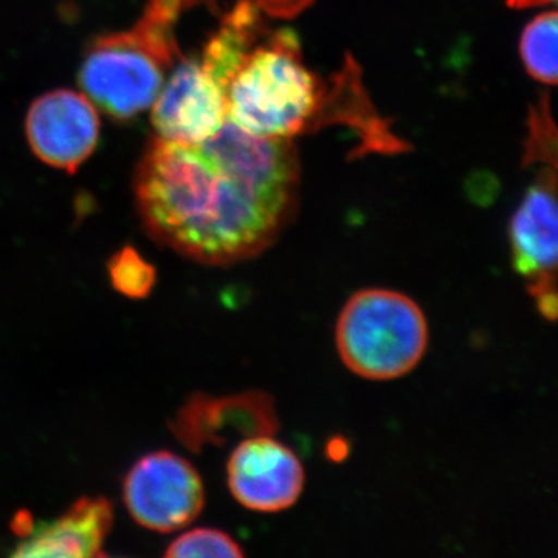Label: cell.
Listing matches in <instances>:
<instances>
[{
  "mask_svg": "<svg viewBox=\"0 0 558 558\" xmlns=\"http://www.w3.org/2000/svg\"><path fill=\"white\" fill-rule=\"evenodd\" d=\"M556 0H508V5L512 9H531V7L546 5L554 3Z\"/></svg>",
  "mask_w": 558,
  "mask_h": 558,
  "instance_id": "ac0fdd59",
  "label": "cell"
},
{
  "mask_svg": "<svg viewBox=\"0 0 558 558\" xmlns=\"http://www.w3.org/2000/svg\"><path fill=\"white\" fill-rule=\"evenodd\" d=\"M123 501L140 526L168 534L189 526L201 515L205 506L204 481L180 454L150 451L128 472Z\"/></svg>",
  "mask_w": 558,
  "mask_h": 558,
  "instance_id": "5b68a950",
  "label": "cell"
},
{
  "mask_svg": "<svg viewBox=\"0 0 558 558\" xmlns=\"http://www.w3.org/2000/svg\"><path fill=\"white\" fill-rule=\"evenodd\" d=\"M229 81L204 54L178 61L150 106L157 137L199 143L216 134L227 120Z\"/></svg>",
  "mask_w": 558,
  "mask_h": 558,
  "instance_id": "8992f818",
  "label": "cell"
},
{
  "mask_svg": "<svg viewBox=\"0 0 558 558\" xmlns=\"http://www.w3.org/2000/svg\"><path fill=\"white\" fill-rule=\"evenodd\" d=\"M330 459H341L348 454V444L344 440L333 439L328 446Z\"/></svg>",
  "mask_w": 558,
  "mask_h": 558,
  "instance_id": "e0dca14e",
  "label": "cell"
},
{
  "mask_svg": "<svg viewBox=\"0 0 558 558\" xmlns=\"http://www.w3.org/2000/svg\"><path fill=\"white\" fill-rule=\"evenodd\" d=\"M110 286L130 300L148 299L156 288L157 270L149 260L126 245L113 253L108 260Z\"/></svg>",
  "mask_w": 558,
  "mask_h": 558,
  "instance_id": "4fadbf2b",
  "label": "cell"
},
{
  "mask_svg": "<svg viewBox=\"0 0 558 558\" xmlns=\"http://www.w3.org/2000/svg\"><path fill=\"white\" fill-rule=\"evenodd\" d=\"M299 160L289 138H264L226 120L213 137H154L135 172L138 218L150 240L208 267L256 258L295 208Z\"/></svg>",
  "mask_w": 558,
  "mask_h": 558,
  "instance_id": "6da1fadb",
  "label": "cell"
},
{
  "mask_svg": "<svg viewBox=\"0 0 558 558\" xmlns=\"http://www.w3.org/2000/svg\"><path fill=\"white\" fill-rule=\"evenodd\" d=\"M25 132L40 161L57 170L75 172L97 149L100 117L86 94L51 90L28 109Z\"/></svg>",
  "mask_w": 558,
  "mask_h": 558,
  "instance_id": "9c48e42d",
  "label": "cell"
},
{
  "mask_svg": "<svg viewBox=\"0 0 558 558\" xmlns=\"http://www.w3.org/2000/svg\"><path fill=\"white\" fill-rule=\"evenodd\" d=\"M531 132L526 146V161H543L556 168L557 138L549 102L543 100L531 113Z\"/></svg>",
  "mask_w": 558,
  "mask_h": 558,
  "instance_id": "9a60e30c",
  "label": "cell"
},
{
  "mask_svg": "<svg viewBox=\"0 0 558 558\" xmlns=\"http://www.w3.org/2000/svg\"><path fill=\"white\" fill-rule=\"evenodd\" d=\"M207 0H148L137 22L90 44L81 62L83 94L113 119L150 109L178 64V27L186 11Z\"/></svg>",
  "mask_w": 558,
  "mask_h": 558,
  "instance_id": "7a4b0ae2",
  "label": "cell"
},
{
  "mask_svg": "<svg viewBox=\"0 0 558 558\" xmlns=\"http://www.w3.org/2000/svg\"><path fill=\"white\" fill-rule=\"evenodd\" d=\"M252 2L271 16L290 17L306 9L312 0H252Z\"/></svg>",
  "mask_w": 558,
  "mask_h": 558,
  "instance_id": "2e32d148",
  "label": "cell"
},
{
  "mask_svg": "<svg viewBox=\"0 0 558 558\" xmlns=\"http://www.w3.org/2000/svg\"><path fill=\"white\" fill-rule=\"evenodd\" d=\"M170 428L186 449L201 453L208 446L226 447L255 436H275L279 417L274 398L264 391L220 398L196 392L180 407Z\"/></svg>",
  "mask_w": 558,
  "mask_h": 558,
  "instance_id": "52a82bcc",
  "label": "cell"
},
{
  "mask_svg": "<svg viewBox=\"0 0 558 558\" xmlns=\"http://www.w3.org/2000/svg\"><path fill=\"white\" fill-rule=\"evenodd\" d=\"M512 266L527 281L529 295H557L558 207L556 168L539 172L529 186L509 229Z\"/></svg>",
  "mask_w": 558,
  "mask_h": 558,
  "instance_id": "30bf717a",
  "label": "cell"
},
{
  "mask_svg": "<svg viewBox=\"0 0 558 558\" xmlns=\"http://www.w3.org/2000/svg\"><path fill=\"white\" fill-rule=\"evenodd\" d=\"M227 120L256 137L311 131L336 108V94L304 64L299 36L279 31L245 54L227 87Z\"/></svg>",
  "mask_w": 558,
  "mask_h": 558,
  "instance_id": "3957f363",
  "label": "cell"
},
{
  "mask_svg": "<svg viewBox=\"0 0 558 558\" xmlns=\"http://www.w3.org/2000/svg\"><path fill=\"white\" fill-rule=\"evenodd\" d=\"M170 558H242L245 550L220 529L197 527L179 535L165 550Z\"/></svg>",
  "mask_w": 558,
  "mask_h": 558,
  "instance_id": "5bb4252c",
  "label": "cell"
},
{
  "mask_svg": "<svg viewBox=\"0 0 558 558\" xmlns=\"http://www.w3.org/2000/svg\"><path fill=\"white\" fill-rule=\"evenodd\" d=\"M557 13L539 14L524 28L520 40L521 60L532 78L549 86L557 84Z\"/></svg>",
  "mask_w": 558,
  "mask_h": 558,
  "instance_id": "7c38bea8",
  "label": "cell"
},
{
  "mask_svg": "<svg viewBox=\"0 0 558 558\" xmlns=\"http://www.w3.org/2000/svg\"><path fill=\"white\" fill-rule=\"evenodd\" d=\"M113 524V506L105 497H83L68 512L50 521L32 520L20 535L11 557H102V546Z\"/></svg>",
  "mask_w": 558,
  "mask_h": 558,
  "instance_id": "8fae6325",
  "label": "cell"
},
{
  "mask_svg": "<svg viewBox=\"0 0 558 558\" xmlns=\"http://www.w3.org/2000/svg\"><path fill=\"white\" fill-rule=\"evenodd\" d=\"M428 319L398 290H357L341 307L336 344L341 362L362 379L388 381L416 369L428 349Z\"/></svg>",
  "mask_w": 558,
  "mask_h": 558,
  "instance_id": "277c9868",
  "label": "cell"
},
{
  "mask_svg": "<svg viewBox=\"0 0 558 558\" xmlns=\"http://www.w3.org/2000/svg\"><path fill=\"white\" fill-rule=\"evenodd\" d=\"M227 484L242 508L259 513L284 512L299 502L306 470L290 447L274 436L241 440L227 462Z\"/></svg>",
  "mask_w": 558,
  "mask_h": 558,
  "instance_id": "ba28073f",
  "label": "cell"
}]
</instances>
